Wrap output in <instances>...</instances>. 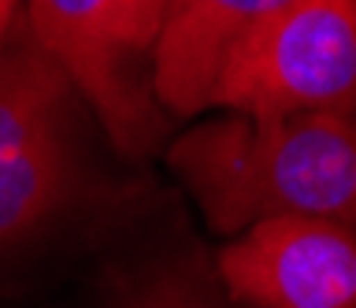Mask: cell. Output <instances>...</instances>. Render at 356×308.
Segmentation results:
<instances>
[{"label": "cell", "instance_id": "cell-1", "mask_svg": "<svg viewBox=\"0 0 356 308\" xmlns=\"http://www.w3.org/2000/svg\"><path fill=\"white\" fill-rule=\"evenodd\" d=\"M171 168L219 234L275 216L356 227V112L208 119L171 145Z\"/></svg>", "mask_w": 356, "mask_h": 308}, {"label": "cell", "instance_id": "cell-2", "mask_svg": "<svg viewBox=\"0 0 356 308\" xmlns=\"http://www.w3.org/2000/svg\"><path fill=\"white\" fill-rule=\"evenodd\" d=\"M171 0H26V26L93 104L111 141L145 156L167 134L152 90L156 45Z\"/></svg>", "mask_w": 356, "mask_h": 308}, {"label": "cell", "instance_id": "cell-3", "mask_svg": "<svg viewBox=\"0 0 356 308\" xmlns=\"http://www.w3.org/2000/svg\"><path fill=\"white\" fill-rule=\"evenodd\" d=\"M208 108L275 119L356 112V0H289L227 56Z\"/></svg>", "mask_w": 356, "mask_h": 308}, {"label": "cell", "instance_id": "cell-4", "mask_svg": "<svg viewBox=\"0 0 356 308\" xmlns=\"http://www.w3.org/2000/svg\"><path fill=\"white\" fill-rule=\"evenodd\" d=\"M71 90L30 26H11L0 41V245L30 234L63 204Z\"/></svg>", "mask_w": 356, "mask_h": 308}, {"label": "cell", "instance_id": "cell-5", "mask_svg": "<svg viewBox=\"0 0 356 308\" xmlns=\"http://www.w3.org/2000/svg\"><path fill=\"white\" fill-rule=\"evenodd\" d=\"M219 275L245 308H356V227L260 219L219 252Z\"/></svg>", "mask_w": 356, "mask_h": 308}, {"label": "cell", "instance_id": "cell-6", "mask_svg": "<svg viewBox=\"0 0 356 308\" xmlns=\"http://www.w3.org/2000/svg\"><path fill=\"white\" fill-rule=\"evenodd\" d=\"M289 0H171L156 45L152 90L167 115L208 108L222 56Z\"/></svg>", "mask_w": 356, "mask_h": 308}, {"label": "cell", "instance_id": "cell-7", "mask_svg": "<svg viewBox=\"0 0 356 308\" xmlns=\"http://www.w3.org/2000/svg\"><path fill=\"white\" fill-rule=\"evenodd\" d=\"M119 308H219V301L200 271H167L130 293Z\"/></svg>", "mask_w": 356, "mask_h": 308}, {"label": "cell", "instance_id": "cell-8", "mask_svg": "<svg viewBox=\"0 0 356 308\" xmlns=\"http://www.w3.org/2000/svg\"><path fill=\"white\" fill-rule=\"evenodd\" d=\"M15 19H19V0H0V41L11 34Z\"/></svg>", "mask_w": 356, "mask_h": 308}]
</instances>
